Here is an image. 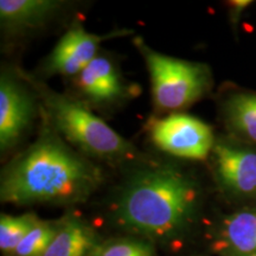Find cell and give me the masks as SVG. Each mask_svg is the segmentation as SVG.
<instances>
[{"label":"cell","instance_id":"obj_1","mask_svg":"<svg viewBox=\"0 0 256 256\" xmlns=\"http://www.w3.org/2000/svg\"><path fill=\"white\" fill-rule=\"evenodd\" d=\"M102 179L101 170L72 148L44 116L36 142L2 170L0 197L17 206L81 203Z\"/></svg>","mask_w":256,"mask_h":256},{"label":"cell","instance_id":"obj_2","mask_svg":"<svg viewBox=\"0 0 256 256\" xmlns=\"http://www.w3.org/2000/svg\"><path fill=\"white\" fill-rule=\"evenodd\" d=\"M200 200L197 182L183 170L156 165L139 170L124 184L115 216L132 232L171 240L188 229Z\"/></svg>","mask_w":256,"mask_h":256},{"label":"cell","instance_id":"obj_3","mask_svg":"<svg viewBox=\"0 0 256 256\" xmlns=\"http://www.w3.org/2000/svg\"><path fill=\"white\" fill-rule=\"evenodd\" d=\"M18 72L40 100L46 119L66 142L83 154L113 164L136 158V151L132 144L96 116L84 102L60 94L22 70Z\"/></svg>","mask_w":256,"mask_h":256},{"label":"cell","instance_id":"obj_4","mask_svg":"<svg viewBox=\"0 0 256 256\" xmlns=\"http://www.w3.org/2000/svg\"><path fill=\"white\" fill-rule=\"evenodd\" d=\"M134 46L145 60L153 102L158 110H184L209 90L211 78L206 64L160 54L147 46L142 37H136Z\"/></svg>","mask_w":256,"mask_h":256},{"label":"cell","instance_id":"obj_5","mask_svg":"<svg viewBox=\"0 0 256 256\" xmlns=\"http://www.w3.org/2000/svg\"><path fill=\"white\" fill-rule=\"evenodd\" d=\"M150 134L159 150L183 159H206L215 146L211 127L188 114L172 113L154 120Z\"/></svg>","mask_w":256,"mask_h":256},{"label":"cell","instance_id":"obj_6","mask_svg":"<svg viewBox=\"0 0 256 256\" xmlns=\"http://www.w3.org/2000/svg\"><path fill=\"white\" fill-rule=\"evenodd\" d=\"M19 75V72H18ZM31 87V86H30ZM32 88V87H31ZM34 89L24 84L20 75L2 72L0 78V148L8 152L20 142L36 119Z\"/></svg>","mask_w":256,"mask_h":256},{"label":"cell","instance_id":"obj_7","mask_svg":"<svg viewBox=\"0 0 256 256\" xmlns=\"http://www.w3.org/2000/svg\"><path fill=\"white\" fill-rule=\"evenodd\" d=\"M133 31L122 28L106 34L88 32L82 24L75 23L57 42L44 62V72L76 78L98 55V48L104 40L128 36Z\"/></svg>","mask_w":256,"mask_h":256},{"label":"cell","instance_id":"obj_8","mask_svg":"<svg viewBox=\"0 0 256 256\" xmlns=\"http://www.w3.org/2000/svg\"><path fill=\"white\" fill-rule=\"evenodd\" d=\"M74 80L80 95L88 104L98 107L118 104L127 98L130 92L119 66L104 55L96 56Z\"/></svg>","mask_w":256,"mask_h":256},{"label":"cell","instance_id":"obj_9","mask_svg":"<svg viewBox=\"0 0 256 256\" xmlns=\"http://www.w3.org/2000/svg\"><path fill=\"white\" fill-rule=\"evenodd\" d=\"M216 174L226 191L238 196L256 192V152L229 144H215L212 148Z\"/></svg>","mask_w":256,"mask_h":256},{"label":"cell","instance_id":"obj_10","mask_svg":"<svg viewBox=\"0 0 256 256\" xmlns=\"http://www.w3.org/2000/svg\"><path fill=\"white\" fill-rule=\"evenodd\" d=\"M62 8L63 2L56 0H2L0 23L14 34L34 30L49 22Z\"/></svg>","mask_w":256,"mask_h":256},{"label":"cell","instance_id":"obj_11","mask_svg":"<svg viewBox=\"0 0 256 256\" xmlns=\"http://www.w3.org/2000/svg\"><path fill=\"white\" fill-rule=\"evenodd\" d=\"M216 244L220 250L232 254H256V211H240L226 217Z\"/></svg>","mask_w":256,"mask_h":256},{"label":"cell","instance_id":"obj_12","mask_svg":"<svg viewBox=\"0 0 256 256\" xmlns=\"http://www.w3.org/2000/svg\"><path fill=\"white\" fill-rule=\"evenodd\" d=\"M98 246L90 226L72 218L60 224L56 236L43 256H90Z\"/></svg>","mask_w":256,"mask_h":256},{"label":"cell","instance_id":"obj_13","mask_svg":"<svg viewBox=\"0 0 256 256\" xmlns=\"http://www.w3.org/2000/svg\"><path fill=\"white\" fill-rule=\"evenodd\" d=\"M226 118L234 132L256 142V94L232 95L226 104Z\"/></svg>","mask_w":256,"mask_h":256},{"label":"cell","instance_id":"obj_14","mask_svg":"<svg viewBox=\"0 0 256 256\" xmlns=\"http://www.w3.org/2000/svg\"><path fill=\"white\" fill-rule=\"evenodd\" d=\"M36 216L25 214L20 216L2 215L0 218V249L4 252H12L26 234L38 222Z\"/></svg>","mask_w":256,"mask_h":256},{"label":"cell","instance_id":"obj_15","mask_svg":"<svg viewBox=\"0 0 256 256\" xmlns=\"http://www.w3.org/2000/svg\"><path fill=\"white\" fill-rule=\"evenodd\" d=\"M60 224L38 220L14 249L16 256H43L56 236Z\"/></svg>","mask_w":256,"mask_h":256},{"label":"cell","instance_id":"obj_16","mask_svg":"<svg viewBox=\"0 0 256 256\" xmlns=\"http://www.w3.org/2000/svg\"><path fill=\"white\" fill-rule=\"evenodd\" d=\"M90 256H156L152 246L134 238H118L98 244Z\"/></svg>","mask_w":256,"mask_h":256},{"label":"cell","instance_id":"obj_17","mask_svg":"<svg viewBox=\"0 0 256 256\" xmlns=\"http://www.w3.org/2000/svg\"><path fill=\"white\" fill-rule=\"evenodd\" d=\"M250 4V0H234V2H230V17H232V22L234 24L238 23L240 14Z\"/></svg>","mask_w":256,"mask_h":256},{"label":"cell","instance_id":"obj_18","mask_svg":"<svg viewBox=\"0 0 256 256\" xmlns=\"http://www.w3.org/2000/svg\"><path fill=\"white\" fill-rule=\"evenodd\" d=\"M247 256H256V254H250V255H247Z\"/></svg>","mask_w":256,"mask_h":256}]
</instances>
